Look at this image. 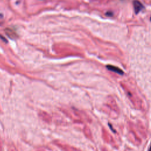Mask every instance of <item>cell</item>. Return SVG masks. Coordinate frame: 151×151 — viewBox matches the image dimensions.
<instances>
[{"mask_svg": "<svg viewBox=\"0 0 151 151\" xmlns=\"http://www.w3.org/2000/svg\"><path fill=\"white\" fill-rule=\"evenodd\" d=\"M60 110L75 123H83L84 122L90 123L92 122V119L87 113L77 109L74 108H63L60 109Z\"/></svg>", "mask_w": 151, "mask_h": 151, "instance_id": "1", "label": "cell"}, {"mask_svg": "<svg viewBox=\"0 0 151 151\" xmlns=\"http://www.w3.org/2000/svg\"><path fill=\"white\" fill-rule=\"evenodd\" d=\"M128 139L130 142L136 146H139L142 143L141 138L137 136L136 132H135L134 127L132 126V122H129Z\"/></svg>", "mask_w": 151, "mask_h": 151, "instance_id": "2", "label": "cell"}, {"mask_svg": "<svg viewBox=\"0 0 151 151\" xmlns=\"http://www.w3.org/2000/svg\"><path fill=\"white\" fill-rule=\"evenodd\" d=\"M102 136L103 141H105L106 143L110 144V145H112L113 147L117 148V145L116 143V142H115L114 138H113L112 135H111L105 128H102Z\"/></svg>", "mask_w": 151, "mask_h": 151, "instance_id": "3", "label": "cell"}, {"mask_svg": "<svg viewBox=\"0 0 151 151\" xmlns=\"http://www.w3.org/2000/svg\"><path fill=\"white\" fill-rule=\"evenodd\" d=\"M53 143L63 151H81L80 149L74 147V146H72L67 143L61 142V141H53Z\"/></svg>", "mask_w": 151, "mask_h": 151, "instance_id": "4", "label": "cell"}, {"mask_svg": "<svg viewBox=\"0 0 151 151\" xmlns=\"http://www.w3.org/2000/svg\"><path fill=\"white\" fill-rule=\"evenodd\" d=\"M38 116H39V118L40 119L41 121L46 122L47 123H50L51 122H52L53 117L49 113L46 112V111L43 110L39 111V112H38Z\"/></svg>", "mask_w": 151, "mask_h": 151, "instance_id": "5", "label": "cell"}, {"mask_svg": "<svg viewBox=\"0 0 151 151\" xmlns=\"http://www.w3.org/2000/svg\"><path fill=\"white\" fill-rule=\"evenodd\" d=\"M137 129L143 138H147V130H146L145 126L143 125V123L141 121H138V123H137Z\"/></svg>", "mask_w": 151, "mask_h": 151, "instance_id": "6", "label": "cell"}, {"mask_svg": "<svg viewBox=\"0 0 151 151\" xmlns=\"http://www.w3.org/2000/svg\"><path fill=\"white\" fill-rule=\"evenodd\" d=\"M133 4H134V10L135 12H136V14H138V13L144 8L143 4L139 1H138V0H134V2H133Z\"/></svg>", "mask_w": 151, "mask_h": 151, "instance_id": "7", "label": "cell"}, {"mask_svg": "<svg viewBox=\"0 0 151 151\" xmlns=\"http://www.w3.org/2000/svg\"><path fill=\"white\" fill-rule=\"evenodd\" d=\"M5 34L7 35V36L10 38L11 39L15 40L18 38V35L16 33H15L14 30H12L11 28H5Z\"/></svg>", "mask_w": 151, "mask_h": 151, "instance_id": "8", "label": "cell"}, {"mask_svg": "<svg viewBox=\"0 0 151 151\" xmlns=\"http://www.w3.org/2000/svg\"><path fill=\"white\" fill-rule=\"evenodd\" d=\"M83 132L84 136L87 137V139L90 140L93 139V135H92V131H91L90 128L88 126L85 125L84 126V128L83 129Z\"/></svg>", "mask_w": 151, "mask_h": 151, "instance_id": "9", "label": "cell"}, {"mask_svg": "<svg viewBox=\"0 0 151 151\" xmlns=\"http://www.w3.org/2000/svg\"><path fill=\"white\" fill-rule=\"evenodd\" d=\"M106 67H107V68L109 70L112 71V72H113L115 73H116L119 74L123 75L124 74V72L123 70H122L121 68L116 67V66H112V65H108L107 66H106Z\"/></svg>", "mask_w": 151, "mask_h": 151, "instance_id": "10", "label": "cell"}, {"mask_svg": "<svg viewBox=\"0 0 151 151\" xmlns=\"http://www.w3.org/2000/svg\"><path fill=\"white\" fill-rule=\"evenodd\" d=\"M9 150L10 151H18L17 149L15 147L14 145H11L9 148Z\"/></svg>", "mask_w": 151, "mask_h": 151, "instance_id": "11", "label": "cell"}, {"mask_svg": "<svg viewBox=\"0 0 151 151\" xmlns=\"http://www.w3.org/2000/svg\"><path fill=\"white\" fill-rule=\"evenodd\" d=\"M3 142H2V140L0 137V151H3Z\"/></svg>", "mask_w": 151, "mask_h": 151, "instance_id": "12", "label": "cell"}, {"mask_svg": "<svg viewBox=\"0 0 151 151\" xmlns=\"http://www.w3.org/2000/svg\"><path fill=\"white\" fill-rule=\"evenodd\" d=\"M106 15H108V16H109V17H111V16H112L113 15V13L112 12H110V11H108L107 13H106Z\"/></svg>", "mask_w": 151, "mask_h": 151, "instance_id": "13", "label": "cell"}, {"mask_svg": "<svg viewBox=\"0 0 151 151\" xmlns=\"http://www.w3.org/2000/svg\"><path fill=\"white\" fill-rule=\"evenodd\" d=\"M37 151H46V150H37Z\"/></svg>", "mask_w": 151, "mask_h": 151, "instance_id": "14", "label": "cell"}, {"mask_svg": "<svg viewBox=\"0 0 151 151\" xmlns=\"http://www.w3.org/2000/svg\"><path fill=\"white\" fill-rule=\"evenodd\" d=\"M149 151H151V146H150V149H149Z\"/></svg>", "mask_w": 151, "mask_h": 151, "instance_id": "15", "label": "cell"}, {"mask_svg": "<svg viewBox=\"0 0 151 151\" xmlns=\"http://www.w3.org/2000/svg\"><path fill=\"white\" fill-rule=\"evenodd\" d=\"M150 21H151V17H150Z\"/></svg>", "mask_w": 151, "mask_h": 151, "instance_id": "16", "label": "cell"}]
</instances>
